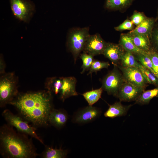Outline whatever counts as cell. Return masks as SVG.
Returning a JSON list of instances; mask_svg holds the SVG:
<instances>
[{"mask_svg": "<svg viewBox=\"0 0 158 158\" xmlns=\"http://www.w3.org/2000/svg\"><path fill=\"white\" fill-rule=\"evenodd\" d=\"M68 117V114L65 110L54 108L49 114L48 122L49 124L57 129H60L66 125Z\"/></svg>", "mask_w": 158, "mask_h": 158, "instance_id": "cell-14", "label": "cell"}, {"mask_svg": "<svg viewBox=\"0 0 158 158\" xmlns=\"http://www.w3.org/2000/svg\"><path fill=\"white\" fill-rule=\"evenodd\" d=\"M145 89L125 81L119 89L117 97L120 101H135Z\"/></svg>", "mask_w": 158, "mask_h": 158, "instance_id": "cell-9", "label": "cell"}, {"mask_svg": "<svg viewBox=\"0 0 158 158\" xmlns=\"http://www.w3.org/2000/svg\"><path fill=\"white\" fill-rule=\"evenodd\" d=\"M131 105L124 106L120 102H116L110 105L104 114V116L111 118L121 116L126 114Z\"/></svg>", "mask_w": 158, "mask_h": 158, "instance_id": "cell-16", "label": "cell"}, {"mask_svg": "<svg viewBox=\"0 0 158 158\" xmlns=\"http://www.w3.org/2000/svg\"><path fill=\"white\" fill-rule=\"evenodd\" d=\"M158 96V86L153 89L144 91L135 100V104L141 105L149 103L151 99Z\"/></svg>", "mask_w": 158, "mask_h": 158, "instance_id": "cell-21", "label": "cell"}, {"mask_svg": "<svg viewBox=\"0 0 158 158\" xmlns=\"http://www.w3.org/2000/svg\"><path fill=\"white\" fill-rule=\"evenodd\" d=\"M133 54L138 61L142 65L149 70L155 75L152 61L147 53L145 54L139 53Z\"/></svg>", "mask_w": 158, "mask_h": 158, "instance_id": "cell-24", "label": "cell"}, {"mask_svg": "<svg viewBox=\"0 0 158 158\" xmlns=\"http://www.w3.org/2000/svg\"><path fill=\"white\" fill-rule=\"evenodd\" d=\"M125 51L119 44L107 42L102 54L109 59L114 66H116L119 64Z\"/></svg>", "mask_w": 158, "mask_h": 158, "instance_id": "cell-13", "label": "cell"}, {"mask_svg": "<svg viewBox=\"0 0 158 158\" xmlns=\"http://www.w3.org/2000/svg\"><path fill=\"white\" fill-rule=\"evenodd\" d=\"M107 43L99 34L90 35L83 51L94 56L102 54Z\"/></svg>", "mask_w": 158, "mask_h": 158, "instance_id": "cell-10", "label": "cell"}, {"mask_svg": "<svg viewBox=\"0 0 158 158\" xmlns=\"http://www.w3.org/2000/svg\"><path fill=\"white\" fill-rule=\"evenodd\" d=\"M103 90L101 87L98 89L86 92L82 95L89 106H92L100 98Z\"/></svg>", "mask_w": 158, "mask_h": 158, "instance_id": "cell-23", "label": "cell"}, {"mask_svg": "<svg viewBox=\"0 0 158 158\" xmlns=\"http://www.w3.org/2000/svg\"><path fill=\"white\" fill-rule=\"evenodd\" d=\"M100 113L97 108L89 106L78 112L73 117V121L79 124L88 123L97 118Z\"/></svg>", "mask_w": 158, "mask_h": 158, "instance_id": "cell-11", "label": "cell"}, {"mask_svg": "<svg viewBox=\"0 0 158 158\" xmlns=\"http://www.w3.org/2000/svg\"><path fill=\"white\" fill-rule=\"evenodd\" d=\"M80 56L83 62L81 66L82 70L81 73L83 74L85 71L89 70L94 60V56L84 52L80 54Z\"/></svg>", "mask_w": 158, "mask_h": 158, "instance_id": "cell-26", "label": "cell"}, {"mask_svg": "<svg viewBox=\"0 0 158 158\" xmlns=\"http://www.w3.org/2000/svg\"><path fill=\"white\" fill-rule=\"evenodd\" d=\"M116 66L121 72L125 81L145 89L148 83L140 69L135 67H124L120 65Z\"/></svg>", "mask_w": 158, "mask_h": 158, "instance_id": "cell-8", "label": "cell"}, {"mask_svg": "<svg viewBox=\"0 0 158 158\" xmlns=\"http://www.w3.org/2000/svg\"><path fill=\"white\" fill-rule=\"evenodd\" d=\"M139 69L142 72L148 83L158 86V78L153 73L141 64Z\"/></svg>", "mask_w": 158, "mask_h": 158, "instance_id": "cell-25", "label": "cell"}, {"mask_svg": "<svg viewBox=\"0 0 158 158\" xmlns=\"http://www.w3.org/2000/svg\"><path fill=\"white\" fill-rule=\"evenodd\" d=\"M110 65V64L108 62L94 60L87 75L92 74L94 72H97L103 68H107Z\"/></svg>", "mask_w": 158, "mask_h": 158, "instance_id": "cell-28", "label": "cell"}, {"mask_svg": "<svg viewBox=\"0 0 158 158\" xmlns=\"http://www.w3.org/2000/svg\"><path fill=\"white\" fill-rule=\"evenodd\" d=\"M147 54L152 61L155 75L158 78V53L151 47Z\"/></svg>", "mask_w": 158, "mask_h": 158, "instance_id": "cell-29", "label": "cell"}, {"mask_svg": "<svg viewBox=\"0 0 158 158\" xmlns=\"http://www.w3.org/2000/svg\"><path fill=\"white\" fill-rule=\"evenodd\" d=\"M147 18L142 13L135 11L130 18L133 23L137 26L144 21Z\"/></svg>", "mask_w": 158, "mask_h": 158, "instance_id": "cell-30", "label": "cell"}, {"mask_svg": "<svg viewBox=\"0 0 158 158\" xmlns=\"http://www.w3.org/2000/svg\"><path fill=\"white\" fill-rule=\"evenodd\" d=\"M7 123L0 128V154L4 158H35L39 155L32 138Z\"/></svg>", "mask_w": 158, "mask_h": 158, "instance_id": "cell-2", "label": "cell"}, {"mask_svg": "<svg viewBox=\"0 0 158 158\" xmlns=\"http://www.w3.org/2000/svg\"><path fill=\"white\" fill-rule=\"evenodd\" d=\"M118 31H121L126 30H132L134 29V24L131 20L127 19L122 23L114 28Z\"/></svg>", "mask_w": 158, "mask_h": 158, "instance_id": "cell-31", "label": "cell"}, {"mask_svg": "<svg viewBox=\"0 0 158 158\" xmlns=\"http://www.w3.org/2000/svg\"><path fill=\"white\" fill-rule=\"evenodd\" d=\"M134 0H107L105 6L111 10H121L131 5Z\"/></svg>", "mask_w": 158, "mask_h": 158, "instance_id": "cell-22", "label": "cell"}, {"mask_svg": "<svg viewBox=\"0 0 158 158\" xmlns=\"http://www.w3.org/2000/svg\"><path fill=\"white\" fill-rule=\"evenodd\" d=\"M5 62L3 59L2 56L1 55L0 58V74L1 75H3L6 73L5 72Z\"/></svg>", "mask_w": 158, "mask_h": 158, "instance_id": "cell-32", "label": "cell"}, {"mask_svg": "<svg viewBox=\"0 0 158 158\" xmlns=\"http://www.w3.org/2000/svg\"><path fill=\"white\" fill-rule=\"evenodd\" d=\"M76 80L74 77H62V81L60 87L59 95L63 102L71 97L78 95L76 91Z\"/></svg>", "mask_w": 158, "mask_h": 158, "instance_id": "cell-12", "label": "cell"}, {"mask_svg": "<svg viewBox=\"0 0 158 158\" xmlns=\"http://www.w3.org/2000/svg\"><path fill=\"white\" fill-rule=\"evenodd\" d=\"M156 19L157 20H158V11L157 17V18H156Z\"/></svg>", "mask_w": 158, "mask_h": 158, "instance_id": "cell-33", "label": "cell"}, {"mask_svg": "<svg viewBox=\"0 0 158 158\" xmlns=\"http://www.w3.org/2000/svg\"><path fill=\"white\" fill-rule=\"evenodd\" d=\"M140 65L132 53L125 51L118 65L124 67H132L139 69Z\"/></svg>", "mask_w": 158, "mask_h": 158, "instance_id": "cell-20", "label": "cell"}, {"mask_svg": "<svg viewBox=\"0 0 158 158\" xmlns=\"http://www.w3.org/2000/svg\"><path fill=\"white\" fill-rule=\"evenodd\" d=\"M68 151L66 150L54 148L45 145L44 150L39 156L42 158H64L66 157Z\"/></svg>", "mask_w": 158, "mask_h": 158, "instance_id": "cell-19", "label": "cell"}, {"mask_svg": "<svg viewBox=\"0 0 158 158\" xmlns=\"http://www.w3.org/2000/svg\"><path fill=\"white\" fill-rule=\"evenodd\" d=\"M88 27L75 28L69 32L67 45L75 62L81 52L83 51L86 42L90 36Z\"/></svg>", "mask_w": 158, "mask_h": 158, "instance_id": "cell-5", "label": "cell"}, {"mask_svg": "<svg viewBox=\"0 0 158 158\" xmlns=\"http://www.w3.org/2000/svg\"><path fill=\"white\" fill-rule=\"evenodd\" d=\"M9 104L13 106L18 115L36 128L49 126L48 116L54 108L52 94L49 91L19 93Z\"/></svg>", "mask_w": 158, "mask_h": 158, "instance_id": "cell-1", "label": "cell"}, {"mask_svg": "<svg viewBox=\"0 0 158 158\" xmlns=\"http://www.w3.org/2000/svg\"><path fill=\"white\" fill-rule=\"evenodd\" d=\"M12 13L16 18L28 23L35 11V4L30 0H9Z\"/></svg>", "mask_w": 158, "mask_h": 158, "instance_id": "cell-6", "label": "cell"}, {"mask_svg": "<svg viewBox=\"0 0 158 158\" xmlns=\"http://www.w3.org/2000/svg\"><path fill=\"white\" fill-rule=\"evenodd\" d=\"M2 116L6 123L15 128L17 131L28 135L44 145L43 140L36 132V128L30 125L18 114H15L9 109H6L2 112Z\"/></svg>", "mask_w": 158, "mask_h": 158, "instance_id": "cell-4", "label": "cell"}, {"mask_svg": "<svg viewBox=\"0 0 158 158\" xmlns=\"http://www.w3.org/2000/svg\"><path fill=\"white\" fill-rule=\"evenodd\" d=\"M114 66V69L103 78L102 87L109 94L117 97L119 89L125 81L121 72L117 66Z\"/></svg>", "mask_w": 158, "mask_h": 158, "instance_id": "cell-7", "label": "cell"}, {"mask_svg": "<svg viewBox=\"0 0 158 158\" xmlns=\"http://www.w3.org/2000/svg\"><path fill=\"white\" fill-rule=\"evenodd\" d=\"M125 51L133 54L147 53L137 48L133 43L131 35L129 34H121L120 35L119 43Z\"/></svg>", "mask_w": 158, "mask_h": 158, "instance_id": "cell-17", "label": "cell"}, {"mask_svg": "<svg viewBox=\"0 0 158 158\" xmlns=\"http://www.w3.org/2000/svg\"><path fill=\"white\" fill-rule=\"evenodd\" d=\"M150 38L151 47L158 53V20H156Z\"/></svg>", "mask_w": 158, "mask_h": 158, "instance_id": "cell-27", "label": "cell"}, {"mask_svg": "<svg viewBox=\"0 0 158 158\" xmlns=\"http://www.w3.org/2000/svg\"><path fill=\"white\" fill-rule=\"evenodd\" d=\"M18 78L13 72L1 75L0 78V107L3 108L12 101L19 92Z\"/></svg>", "mask_w": 158, "mask_h": 158, "instance_id": "cell-3", "label": "cell"}, {"mask_svg": "<svg viewBox=\"0 0 158 158\" xmlns=\"http://www.w3.org/2000/svg\"><path fill=\"white\" fill-rule=\"evenodd\" d=\"M156 18H148L128 33L130 34L144 35L150 37L156 22Z\"/></svg>", "mask_w": 158, "mask_h": 158, "instance_id": "cell-15", "label": "cell"}, {"mask_svg": "<svg viewBox=\"0 0 158 158\" xmlns=\"http://www.w3.org/2000/svg\"><path fill=\"white\" fill-rule=\"evenodd\" d=\"M130 35L133 43L138 49L146 52L150 49L151 45L149 36L138 34Z\"/></svg>", "mask_w": 158, "mask_h": 158, "instance_id": "cell-18", "label": "cell"}]
</instances>
